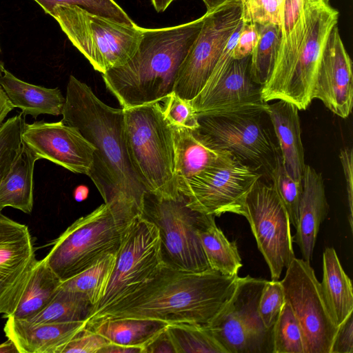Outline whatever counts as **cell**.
Masks as SVG:
<instances>
[{"label": "cell", "instance_id": "8", "mask_svg": "<svg viewBox=\"0 0 353 353\" xmlns=\"http://www.w3.org/2000/svg\"><path fill=\"white\" fill-rule=\"evenodd\" d=\"M165 266L157 227L139 216L122 235L105 294L92 309L88 319L148 283Z\"/></svg>", "mask_w": 353, "mask_h": 353}, {"label": "cell", "instance_id": "49", "mask_svg": "<svg viewBox=\"0 0 353 353\" xmlns=\"http://www.w3.org/2000/svg\"><path fill=\"white\" fill-rule=\"evenodd\" d=\"M174 0H152V5L157 12H163Z\"/></svg>", "mask_w": 353, "mask_h": 353}, {"label": "cell", "instance_id": "47", "mask_svg": "<svg viewBox=\"0 0 353 353\" xmlns=\"http://www.w3.org/2000/svg\"><path fill=\"white\" fill-rule=\"evenodd\" d=\"M100 353H143V347L110 343L101 350Z\"/></svg>", "mask_w": 353, "mask_h": 353}, {"label": "cell", "instance_id": "19", "mask_svg": "<svg viewBox=\"0 0 353 353\" xmlns=\"http://www.w3.org/2000/svg\"><path fill=\"white\" fill-rule=\"evenodd\" d=\"M312 98L321 100L331 112L345 119L353 105L352 62L337 25L327 39L319 61Z\"/></svg>", "mask_w": 353, "mask_h": 353}, {"label": "cell", "instance_id": "36", "mask_svg": "<svg viewBox=\"0 0 353 353\" xmlns=\"http://www.w3.org/2000/svg\"><path fill=\"white\" fill-rule=\"evenodd\" d=\"M25 117L20 112L8 119L0 126V183L10 170L21 150Z\"/></svg>", "mask_w": 353, "mask_h": 353}, {"label": "cell", "instance_id": "56", "mask_svg": "<svg viewBox=\"0 0 353 353\" xmlns=\"http://www.w3.org/2000/svg\"><path fill=\"white\" fill-rule=\"evenodd\" d=\"M0 52H1V50H0Z\"/></svg>", "mask_w": 353, "mask_h": 353}, {"label": "cell", "instance_id": "15", "mask_svg": "<svg viewBox=\"0 0 353 353\" xmlns=\"http://www.w3.org/2000/svg\"><path fill=\"white\" fill-rule=\"evenodd\" d=\"M304 39L282 101L307 109L312 101L316 72L328 35L337 25L339 12L325 0H305Z\"/></svg>", "mask_w": 353, "mask_h": 353}, {"label": "cell", "instance_id": "13", "mask_svg": "<svg viewBox=\"0 0 353 353\" xmlns=\"http://www.w3.org/2000/svg\"><path fill=\"white\" fill-rule=\"evenodd\" d=\"M261 176L233 156L225 163L179 182L178 190L193 210L214 216L227 212L241 215L248 194Z\"/></svg>", "mask_w": 353, "mask_h": 353}, {"label": "cell", "instance_id": "51", "mask_svg": "<svg viewBox=\"0 0 353 353\" xmlns=\"http://www.w3.org/2000/svg\"><path fill=\"white\" fill-rule=\"evenodd\" d=\"M88 190L85 186H79L74 191V196L77 201H81L86 199Z\"/></svg>", "mask_w": 353, "mask_h": 353}, {"label": "cell", "instance_id": "48", "mask_svg": "<svg viewBox=\"0 0 353 353\" xmlns=\"http://www.w3.org/2000/svg\"><path fill=\"white\" fill-rule=\"evenodd\" d=\"M13 109L14 106L0 85V126L3 124L8 114Z\"/></svg>", "mask_w": 353, "mask_h": 353}, {"label": "cell", "instance_id": "7", "mask_svg": "<svg viewBox=\"0 0 353 353\" xmlns=\"http://www.w3.org/2000/svg\"><path fill=\"white\" fill-rule=\"evenodd\" d=\"M122 235L110 205L104 203L71 224L54 241L43 260L63 281L104 255L117 253Z\"/></svg>", "mask_w": 353, "mask_h": 353}, {"label": "cell", "instance_id": "42", "mask_svg": "<svg viewBox=\"0 0 353 353\" xmlns=\"http://www.w3.org/2000/svg\"><path fill=\"white\" fill-rule=\"evenodd\" d=\"M110 343L102 335L85 327L64 346L61 353H100Z\"/></svg>", "mask_w": 353, "mask_h": 353}, {"label": "cell", "instance_id": "25", "mask_svg": "<svg viewBox=\"0 0 353 353\" xmlns=\"http://www.w3.org/2000/svg\"><path fill=\"white\" fill-rule=\"evenodd\" d=\"M2 87L14 108L36 119L41 114H61L65 101L58 88H47L25 82L4 68L0 74Z\"/></svg>", "mask_w": 353, "mask_h": 353}, {"label": "cell", "instance_id": "16", "mask_svg": "<svg viewBox=\"0 0 353 353\" xmlns=\"http://www.w3.org/2000/svg\"><path fill=\"white\" fill-rule=\"evenodd\" d=\"M250 57L233 59L212 88L200 92L190 102L196 116L255 115L265 112L268 103L262 86L250 74Z\"/></svg>", "mask_w": 353, "mask_h": 353}, {"label": "cell", "instance_id": "26", "mask_svg": "<svg viewBox=\"0 0 353 353\" xmlns=\"http://www.w3.org/2000/svg\"><path fill=\"white\" fill-rule=\"evenodd\" d=\"M38 157L24 143L10 170L0 183V211L12 207L30 214L33 208V174Z\"/></svg>", "mask_w": 353, "mask_h": 353}, {"label": "cell", "instance_id": "6", "mask_svg": "<svg viewBox=\"0 0 353 353\" xmlns=\"http://www.w3.org/2000/svg\"><path fill=\"white\" fill-rule=\"evenodd\" d=\"M141 216L159 230L166 266L190 272L212 270L197 234L206 214L190 208L181 193L165 197L145 192Z\"/></svg>", "mask_w": 353, "mask_h": 353}, {"label": "cell", "instance_id": "17", "mask_svg": "<svg viewBox=\"0 0 353 353\" xmlns=\"http://www.w3.org/2000/svg\"><path fill=\"white\" fill-rule=\"evenodd\" d=\"M33 239L26 225L0 211V314L15 310L37 262Z\"/></svg>", "mask_w": 353, "mask_h": 353}, {"label": "cell", "instance_id": "41", "mask_svg": "<svg viewBox=\"0 0 353 353\" xmlns=\"http://www.w3.org/2000/svg\"><path fill=\"white\" fill-rule=\"evenodd\" d=\"M282 17L278 0H244L243 22L279 26Z\"/></svg>", "mask_w": 353, "mask_h": 353}, {"label": "cell", "instance_id": "12", "mask_svg": "<svg viewBox=\"0 0 353 353\" xmlns=\"http://www.w3.org/2000/svg\"><path fill=\"white\" fill-rule=\"evenodd\" d=\"M241 215L250 225L272 280H279L295 255L290 218L273 184L259 179L245 199Z\"/></svg>", "mask_w": 353, "mask_h": 353}, {"label": "cell", "instance_id": "20", "mask_svg": "<svg viewBox=\"0 0 353 353\" xmlns=\"http://www.w3.org/2000/svg\"><path fill=\"white\" fill-rule=\"evenodd\" d=\"M279 27V41L274 67L262 86L265 102L281 100L291 78L306 28L305 0H285Z\"/></svg>", "mask_w": 353, "mask_h": 353}, {"label": "cell", "instance_id": "10", "mask_svg": "<svg viewBox=\"0 0 353 353\" xmlns=\"http://www.w3.org/2000/svg\"><path fill=\"white\" fill-rule=\"evenodd\" d=\"M201 29L184 59L173 92L186 101L203 89L232 33L243 21L241 0H227L203 15Z\"/></svg>", "mask_w": 353, "mask_h": 353}, {"label": "cell", "instance_id": "11", "mask_svg": "<svg viewBox=\"0 0 353 353\" xmlns=\"http://www.w3.org/2000/svg\"><path fill=\"white\" fill-rule=\"evenodd\" d=\"M281 283L285 301L300 324L305 353H330L339 325L310 262L294 257Z\"/></svg>", "mask_w": 353, "mask_h": 353}, {"label": "cell", "instance_id": "31", "mask_svg": "<svg viewBox=\"0 0 353 353\" xmlns=\"http://www.w3.org/2000/svg\"><path fill=\"white\" fill-rule=\"evenodd\" d=\"M117 254V252L104 255L83 272L62 281L60 287L82 294L93 308L105 294Z\"/></svg>", "mask_w": 353, "mask_h": 353}, {"label": "cell", "instance_id": "37", "mask_svg": "<svg viewBox=\"0 0 353 353\" xmlns=\"http://www.w3.org/2000/svg\"><path fill=\"white\" fill-rule=\"evenodd\" d=\"M270 179L287 210L290 223L296 228L303 191L302 182L294 180L288 174L283 163L281 154L278 156Z\"/></svg>", "mask_w": 353, "mask_h": 353}, {"label": "cell", "instance_id": "46", "mask_svg": "<svg viewBox=\"0 0 353 353\" xmlns=\"http://www.w3.org/2000/svg\"><path fill=\"white\" fill-rule=\"evenodd\" d=\"M143 353H175L166 327L143 346Z\"/></svg>", "mask_w": 353, "mask_h": 353}, {"label": "cell", "instance_id": "52", "mask_svg": "<svg viewBox=\"0 0 353 353\" xmlns=\"http://www.w3.org/2000/svg\"><path fill=\"white\" fill-rule=\"evenodd\" d=\"M226 1L227 0H203L206 6L207 11H210L217 8Z\"/></svg>", "mask_w": 353, "mask_h": 353}, {"label": "cell", "instance_id": "45", "mask_svg": "<svg viewBox=\"0 0 353 353\" xmlns=\"http://www.w3.org/2000/svg\"><path fill=\"white\" fill-rule=\"evenodd\" d=\"M353 151L352 148L345 147L341 150L339 159L343 167L346 183L347 203L349 208V223L352 231L353 217Z\"/></svg>", "mask_w": 353, "mask_h": 353}, {"label": "cell", "instance_id": "32", "mask_svg": "<svg viewBox=\"0 0 353 353\" xmlns=\"http://www.w3.org/2000/svg\"><path fill=\"white\" fill-rule=\"evenodd\" d=\"M92 308L84 296L60 287L49 304L26 321L34 324L87 321Z\"/></svg>", "mask_w": 353, "mask_h": 353}, {"label": "cell", "instance_id": "54", "mask_svg": "<svg viewBox=\"0 0 353 353\" xmlns=\"http://www.w3.org/2000/svg\"><path fill=\"white\" fill-rule=\"evenodd\" d=\"M241 1H242V4H243V3L244 0H241Z\"/></svg>", "mask_w": 353, "mask_h": 353}, {"label": "cell", "instance_id": "39", "mask_svg": "<svg viewBox=\"0 0 353 353\" xmlns=\"http://www.w3.org/2000/svg\"><path fill=\"white\" fill-rule=\"evenodd\" d=\"M285 303L281 281L266 280L259 299V313L267 329H272Z\"/></svg>", "mask_w": 353, "mask_h": 353}, {"label": "cell", "instance_id": "22", "mask_svg": "<svg viewBox=\"0 0 353 353\" xmlns=\"http://www.w3.org/2000/svg\"><path fill=\"white\" fill-rule=\"evenodd\" d=\"M303 191L299 208V219L293 238L299 247L303 259L310 263L320 230L329 206L322 175L305 165L302 178Z\"/></svg>", "mask_w": 353, "mask_h": 353}, {"label": "cell", "instance_id": "30", "mask_svg": "<svg viewBox=\"0 0 353 353\" xmlns=\"http://www.w3.org/2000/svg\"><path fill=\"white\" fill-rule=\"evenodd\" d=\"M61 282L43 259L37 260L20 301L9 317L28 320L36 316L52 301Z\"/></svg>", "mask_w": 353, "mask_h": 353}, {"label": "cell", "instance_id": "44", "mask_svg": "<svg viewBox=\"0 0 353 353\" xmlns=\"http://www.w3.org/2000/svg\"><path fill=\"white\" fill-rule=\"evenodd\" d=\"M353 313L338 327L330 353H353Z\"/></svg>", "mask_w": 353, "mask_h": 353}, {"label": "cell", "instance_id": "33", "mask_svg": "<svg viewBox=\"0 0 353 353\" xmlns=\"http://www.w3.org/2000/svg\"><path fill=\"white\" fill-rule=\"evenodd\" d=\"M166 330L175 353H228L205 324H168Z\"/></svg>", "mask_w": 353, "mask_h": 353}, {"label": "cell", "instance_id": "14", "mask_svg": "<svg viewBox=\"0 0 353 353\" xmlns=\"http://www.w3.org/2000/svg\"><path fill=\"white\" fill-rule=\"evenodd\" d=\"M260 116H197L195 130L217 148L270 178L280 151Z\"/></svg>", "mask_w": 353, "mask_h": 353}, {"label": "cell", "instance_id": "40", "mask_svg": "<svg viewBox=\"0 0 353 353\" xmlns=\"http://www.w3.org/2000/svg\"><path fill=\"white\" fill-rule=\"evenodd\" d=\"M164 117L172 127L194 130L199 127L197 116L190 101L181 99L174 92L164 100Z\"/></svg>", "mask_w": 353, "mask_h": 353}, {"label": "cell", "instance_id": "43", "mask_svg": "<svg viewBox=\"0 0 353 353\" xmlns=\"http://www.w3.org/2000/svg\"><path fill=\"white\" fill-rule=\"evenodd\" d=\"M259 40L257 25L253 23H243L237 41L232 52L233 59H241L250 57Z\"/></svg>", "mask_w": 353, "mask_h": 353}, {"label": "cell", "instance_id": "23", "mask_svg": "<svg viewBox=\"0 0 353 353\" xmlns=\"http://www.w3.org/2000/svg\"><path fill=\"white\" fill-rule=\"evenodd\" d=\"M177 183L229 161L233 156L210 143L196 130L172 127Z\"/></svg>", "mask_w": 353, "mask_h": 353}, {"label": "cell", "instance_id": "24", "mask_svg": "<svg viewBox=\"0 0 353 353\" xmlns=\"http://www.w3.org/2000/svg\"><path fill=\"white\" fill-rule=\"evenodd\" d=\"M299 110L294 104L278 100L268 103L265 112L272 123L287 172L294 180L302 182L305 164Z\"/></svg>", "mask_w": 353, "mask_h": 353}, {"label": "cell", "instance_id": "18", "mask_svg": "<svg viewBox=\"0 0 353 353\" xmlns=\"http://www.w3.org/2000/svg\"><path fill=\"white\" fill-rule=\"evenodd\" d=\"M23 143L39 159H47L77 174L88 175L96 148L78 130L61 121L26 123Z\"/></svg>", "mask_w": 353, "mask_h": 353}, {"label": "cell", "instance_id": "3", "mask_svg": "<svg viewBox=\"0 0 353 353\" xmlns=\"http://www.w3.org/2000/svg\"><path fill=\"white\" fill-rule=\"evenodd\" d=\"M203 19V15L176 26L143 28L134 55L123 65L102 74L107 89L122 108L160 102L173 92Z\"/></svg>", "mask_w": 353, "mask_h": 353}, {"label": "cell", "instance_id": "2", "mask_svg": "<svg viewBox=\"0 0 353 353\" xmlns=\"http://www.w3.org/2000/svg\"><path fill=\"white\" fill-rule=\"evenodd\" d=\"M239 276L213 270L190 272L165 266L150 281L88 321L147 319L168 324H208L231 296Z\"/></svg>", "mask_w": 353, "mask_h": 353}, {"label": "cell", "instance_id": "5", "mask_svg": "<svg viewBox=\"0 0 353 353\" xmlns=\"http://www.w3.org/2000/svg\"><path fill=\"white\" fill-rule=\"evenodd\" d=\"M51 16L101 74L125 63L136 52L142 37L143 28L112 21L77 6L58 5Z\"/></svg>", "mask_w": 353, "mask_h": 353}, {"label": "cell", "instance_id": "35", "mask_svg": "<svg viewBox=\"0 0 353 353\" xmlns=\"http://www.w3.org/2000/svg\"><path fill=\"white\" fill-rule=\"evenodd\" d=\"M272 342V353H305L300 324L286 301L273 325Z\"/></svg>", "mask_w": 353, "mask_h": 353}, {"label": "cell", "instance_id": "1", "mask_svg": "<svg viewBox=\"0 0 353 353\" xmlns=\"http://www.w3.org/2000/svg\"><path fill=\"white\" fill-rule=\"evenodd\" d=\"M61 115L63 123L76 128L96 148L88 176L104 203L128 221L141 216L146 190L128 158L123 108L107 105L89 85L70 75Z\"/></svg>", "mask_w": 353, "mask_h": 353}, {"label": "cell", "instance_id": "34", "mask_svg": "<svg viewBox=\"0 0 353 353\" xmlns=\"http://www.w3.org/2000/svg\"><path fill=\"white\" fill-rule=\"evenodd\" d=\"M257 27L259 40L250 56V74L254 83L263 86L274 67L279 41V27L274 24L257 25Z\"/></svg>", "mask_w": 353, "mask_h": 353}, {"label": "cell", "instance_id": "29", "mask_svg": "<svg viewBox=\"0 0 353 353\" xmlns=\"http://www.w3.org/2000/svg\"><path fill=\"white\" fill-rule=\"evenodd\" d=\"M215 216L206 215L197 234L210 268L228 276H238L242 267L236 244L230 241L219 228Z\"/></svg>", "mask_w": 353, "mask_h": 353}, {"label": "cell", "instance_id": "9", "mask_svg": "<svg viewBox=\"0 0 353 353\" xmlns=\"http://www.w3.org/2000/svg\"><path fill=\"white\" fill-rule=\"evenodd\" d=\"M265 282L238 276L231 296L205 324L228 353H272V329L264 326L259 313Z\"/></svg>", "mask_w": 353, "mask_h": 353}, {"label": "cell", "instance_id": "27", "mask_svg": "<svg viewBox=\"0 0 353 353\" xmlns=\"http://www.w3.org/2000/svg\"><path fill=\"white\" fill-rule=\"evenodd\" d=\"M320 283L327 305L339 325L353 313V290L351 280L333 248H327L323 252V279Z\"/></svg>", "mask_w": 353, "mask_h": 353}, {"label": "cell", "instance_id": "53", "mask_svg": "<svg viewBox=\"0 0 353 353\" xmlns=\"http://www.w3.org/2000/svg\"><path fill=\"white\" fill-rule=\"evenodd\" d=\"M4 70V66L1 61L0 60V74L2 73L3 70Z\"/></svg>", "mask_w": 353, "mask_h": 353}, {"label": "cell", "instance_id": "50", "mask_svg": "<svg viewBox=\"0 0 353 353\" xmlns=\"http://www.w3.org/2000/svg\"><path fill=\"white\" fill-rule=\"evenodd\" d=\"M17 352L19 353L14 343L8 339L6 342L0 345V353Z\"/></svg>", "mask_w": 353, "mask_h": 353}, {"label": "cell", "instance_id": "38", "mask_svg": "<svg viewBox=\"0 0 353 353\" xmlns=\"http://www.w3.org/2000/svg\"><path fill=\"white\" fill-rule=\"evenodd\" d=\"M52 15L58 5L77 6L89 12L130 26L136 25L114 0H34Z\"/></svg>", "mask_w": 353, "mask_h": 353}, {"label": "cell", "instance_id": "28", "mask_svg": "<svg viewBox=\"0 0 353 353\" xmlns=\"http://www.w3.org/2000/svg\"><path fill=\"white\" fill-rule=\"evenodd\" d=\"M168 323L157 320L132 318H103L87 322L86 327L110 343L143 348Z\"/></svg>", "mask_w": 353, "mask_h": 353}, {"label": "cell", "instance_id": "21", "mask_svg": "<svg viewBox=\"0 0 353 353\" xmlns=\"http://www.w3.org/2000/svg\"><path fill=\"white\" fill-rule=\"evenodd\" d=\"M7 319L3 331L19 353H61L87 324V321L34 324L13 317Z\"/></svg>", "mask_w": 353, "mask_h": 353}, {"label": "cell", "instance_id": "55", "mask_svg": "<svg viewBox=\"0 0 353 353\" xmlns=\"http://www.w3.org/2000/svg\"><path fill=\"white\" fill-rule=\"evenodd\" d=\"M325 1H326L327 2H328V1H329V0H325Z\"/></svg>", "mask_w": 353, "mask_h": 353}, {"label": "cell", "instance_id": "4", "mask_svg": "<svg viewBox=\"0 0 353 353\" xmlns=\"http://www.w3.org/2000/svg\"><path fill=\"white\" fill-rule=\"evenodd\" d=\"M128 158L147 192L165 197L178 196L172 127L159 102L123 108Z\"/></svg>", "mask_w": 353, "mask_h": 353}]
</instances>
